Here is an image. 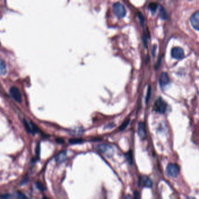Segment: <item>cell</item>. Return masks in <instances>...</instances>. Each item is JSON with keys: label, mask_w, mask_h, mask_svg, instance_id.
Wrapping results in <instances>:
<instances>
[{"label": "cell", "mask_w": 199, "mask_h": 199, "mask_svg": "<svg viewBox=\"0 0 199 199\" xmlns=\"http://www.w3.org/2000/svg\"><path fill=\"white\" fill-rule=\"evenodd\" d=\"M191 24L196 29L199 30V11L193 13L191 17Z\"/></svg>", "instance_id": "obj_6"}, {"label": "cell", "mask_w": 199, "mask_h": 199, "mask_svg": "<svg viewBox=\"0 0 199 199\" xmlns=\"http://www.w3.org/2000/svg\"><path fill=\"white\" fill-rule=\"evenodd\" d=\"M36 186H37V188H38L40 191H43L45 190V189H44V187L43 185H42L41 182H37V183H36Z\"/></svg>", "instance_id": "obj_19"}, {"label": "cell", "mask_w": 199, "mask_h": 199, "mask_svg": "<svg viewBox=\"0 0 199 199\" xmlns=\"http://www.w3.org/2000/svg\"><path fill=\"white\" fill-rule=\"evenodd\" d=\"M9 94L16 102L18 103L22 102V95L19 89L16 86H12L9 89Z\"/></svg>", "instance_id": "obj_4"}, {"label": "cell", "mask_w": 199, "mask_h": 199, "mask_svg": "<svg viewBox=\"0 0 199 199\" xmlns=\"http://www.w3.org/2000/svg\"><path fill=\"white\" fill-rule=\"evenodd\" d=\"M23 123L26 130L32 134H34L37 131V128L33 123L31 122H28L25 119L23 120Z\"/></svg>", "instance_id": "obj_8"}, {"label": "cell", "mask_w": 199, "mask_h": 199, "mask_svg": "<svg viewBox=\"0 0 199 199\" xmlns=\"http://www.w3.org/2000/svg\"><path fill=\"white\" fill-rule=\"evenodd\" d=\"M83 142V140L81 139H72L69 140V143L70 144H81Z\"/></svg>", "instance_id": "obj_17"}, {"label": "cell", "mask_w": 199, "mask_h": 199, "mask_svg": "<svg viewBox=\"0 0 199 199\" xmlns=\"http://www.w3.org/2000/svg\"><path fill=\"white\" fill-rule=\"evenodd\" d=\"M127 161L130 162V163H132V158L131 153H127Z\"/></svg>", "instance_id": "obj_21"}, {"label": "cell", "mask_w": 199, "mask_h": 199, "mask_svg": "<svg viewBox=\"0 0 199 199\" xmlns=\"http://www.w3.org/2000/svg\"><path fill=\"white\" fill-rule=\"evenodd\" d=\"M66 158V153L64 151H62L59 153V154L57 157V161L58 162H62Z\"/></svg>", "instance_id": "obj_14"}, {"label": "cell", "mask_w": 199, "mask_h": 199, "mask_svg": "<svg viewBox=\"0 0 199 199\" xmlns=\"http://www.w3.org/2000/svg\"><path fill=\"white\" fill-rule=\"evenodd\" d=\"M180 168L178 165L175 164H168L166 169L167 175L172 178H176L179 174Z\"/></svg>", "instance_id": "obj_3"}, {"label": "cell", "mask_w": 199, "mask_h": 199, "mask_svg": "<svg viewBox=\"0 0 199 199\" xmlns=\"http://www.w3.org/2000/svg\"><path fill=\"white\" fill-rule=\"evenodd\" d=\"M160 84L161 87H164L166 85L169 84L170 80L169 76L167 72H162L161 73L160 76Z\"/></svg>", "instance_id": "obj_9"}, {"label": "cell", "mask_w": 199, "mask_h": 199, "mask_svg": "<svg viewBox=\"0 0 199 199\" xmlns=\"http://www.w3.org/2000/svg\"><path fill=\"white\" fill-rule=\"evenodd\" d=\"M140 185L146 187H151L152 186V180L146 175L142 176L140 178Z\"/></svg>", "instance_id": "obj_11"}, {"label": "cell", "mask_w": 199, "mask_h": 199, "mask_svg": "<svg viewBox=\"0 0 199 199\" xmlns=\"http://www.w3.org/2000/svg\"><path fill=\"white\" fill-rule=\"evenodd\" d=\"M135 199H139V193L137 192V191H136L135 193Z\"/></svg>", "instance_id": "obj_23"}, {"label": "cell", "mask_w": 199, "mask_h": 199, "mask_svg": "<svg viewBox=\"0 0 199 199\" xmlns=\"http://www.w3.org/2000/svg\"><path fill=\"white\" fill-rule=\"evenodd\" d=\"M129 122H130V119H127V120H125L123 122V123L120 126L119 128V130H120V131H122L124 129H125L126 127H127V125L129 124Z\"/></svg>", "instance_id": "obj_16"}, {"label": "cell", "mask_w": 199, "mask_h": 199, "mask_svg": "<svg viewBox=\"0 0 199 199\" xmlns=\"http://www.w3.org/2000/svg\"><path fill=\"white\" fill-rule=\"evenodd\" d=\"M99 151H101V153L105 154L107 156H111L113 153V149L112 147L106 144H102L98 146Z\"/></svg>", "instance_id": "obj_7"}, {"label": "cell", "mask_w": 199, "mask_h": 199, "mask_svg": "<svg viewBox=\"0 0 199 199\" xmlns=\"http://www.w3.org/2000/svg\"><path fill=\"white\" fill-rule=\"evenodd\" d=\"M158 7V5L155 2H151L148 4V8L153 12H154L157 10Z\"/></svg>", "instance_id": "obj_15"}, {"label": "cell", "mask_w": 199, "mask_h": 199, "mask_svg": "<svg viewBox=\"0 0 199 199\" xmlns=\"http://www.w3.org/2000/svg\"><path fill=\"white\" fill-rule=\"evenodd\" d=\"M167 105L164 99L161 97L158 98L153 106V110L161 114L164 113L167 110Z\"/></svg>", "instance_id": "obj_1"}, {"label": "cell", "mask_w": 199, "mask_h": 199, "mask_svg": "<svg viewBox=\"0 0 199 199\" xmlns=\"http://www.w3.org/2000/svg\"><path fill=\"white\" fill-rule=\"evenodd\" d=\"M18 194H19V197L21 199H27V198L26 197L25 195H23V193H18Z\"/></svg>", "instance_id": "obj_22"}, {"label": "cell", "mask_w": 199, "mask_h": 199, "mask_svg": "<svg viewBox=\"0 0 199 199\" xmlns=\"http://www.w3.org/2000/svg\"><path fill=\"white\" fill-rule=\"evenodd\" d=\"M139 19H140V22L141 25L142 26L144 25V19L143 15H142V13H139Z\"/></svg>", "instance_id": "obj_20"}, {"label": "cell", "mask_w": 199, "mask_h": 199, "mask_svg": "<svg viewBox=\"0 0 199 199\" xmlns=\"http://www.w3.org/2000/svg\"><path fill=\"white\" fill-rule=\"evenodd\" d=\"M160 17L162 19H167L168 18L167 13L165 9L162 6H161V7L160 8Z\"/></svg>", "instance_id": "obj_13"}, {"label": "cell", "mask_w": 199, "mask_h": 199, "mask_svg": "<svg viewBox=\"0 0 199 199\" xmlns=\"http://www.w3.org/2000/svg\"><path fill=\"white\" fill-rule=\"evenodd\" d=\"M151 93H152V87L150 86H149L148 89H147V91L146 97V104H147L148 102H149L150 98V97H151Z\"/></svg>", "instance_id": "obj_18"}, {"label": "cell", "mask_w": 199, "mask_h": 199, "mask_svg": "<svg viewBox=\"0 0 199 199\" xmlns=\"http://www.w3.org/2000/svg\"><path fill=\"white\" fill-rule=\"evenodd\" d=\"M42 199H50L49 198H48V197H44Z\"/></svg>", "instance_id": "obj_27"}, {"label": "cell", "mask_w": 199, "mask_h": 199, "mask_svg": "<svg viewBox=\"0 0 199 199\" xmlns=\"http://www.w3.org/2000/svg\"><path fill=\"white\" fill-rule=\"evenodd\" d=\"M115 14L119 18H123L127 13V10L122 4L119 2H116L112 5Z\"/></svg>", "instance_id": "obj_2"}, {"label": "cell", "mask_w": 199, "mask_h": 199, "mask_svg": "<svg viewBox=\"0 0 199 199\" xmlns=\"http://www.w3.org/2000/svg\"><path fill=\"white\" fill-rule=\"evenodd\" d=\"M57 141L59 143H63V142H64V140H62V139H58V140H57Z\"/></svg>", "instance_id": "obj_25"}, {"label": "cell", "mask_w": 199, "mask_h": 199, "mask_svg": "<svg viewBox=\"0 0 199 199\" xmlns=\"http://www.w3.org/2000/svg\"><path fill=\"white\" fill-rule=\"evenodd\" d=\"M187 199H196L195 197H188Z\"/></svg>", "instance_id": "obj_26"}, {"label": "cell", "mask_w": 199, "mask_h": 199, "mask_svg": "<svg viewBox=\"0 0 199 199\" xmlns=\"http://www.w3.org/2000/svg\"><path fill=\"white\" fill-rule=\"evenodd\" d=\"M7 72V67L4 61L0 58V76H4Z\"/></svg>", "instance_id": "obj_12"}, {"label": "cell", "mask_w": 199, "mask_h": 199, "mask_svg": "<svg viewBox=\"0 0 199 199\" xmlns=\"http://www.w3.org/2000/svg\"><path fill=\"white\" fill-rule=\"evenodd\" d=\"M172 57L176 59H181L185 55L183 49L180 47H174L171 50Z\"/></svg>", "instance_id": "obj_5"}, {"label": "cell", "mask_w": 199, "mask_h": 199, "mask_svg": "<svg viewBox=\"0 0 199 199\" xmlns=\"http://www.w3.org/2000/svg\"><path fill=\"white\" fill-rule=\"evenodd\" d=\"M124 199H132V197L131 196V195H127L126 197H125V198Z\"/></svg>", "instance_id": "obj_24"}, {"label": "cell", "mask_w": 199, "mask_h": 199, "mask_svg": "<svg viewBox=\"0 0 199 199\" xmlns=\"http://www.w3.org/2000/svg\"><path fill=\"white\" fill-rule=\"evenodd\" d=\"M137 133L138 135L142 139H144L146 137V127L145 124L143 122H140L138 124V127H137Z\"/></svg>", "instance_id": "obj_10"}]
</instances>
